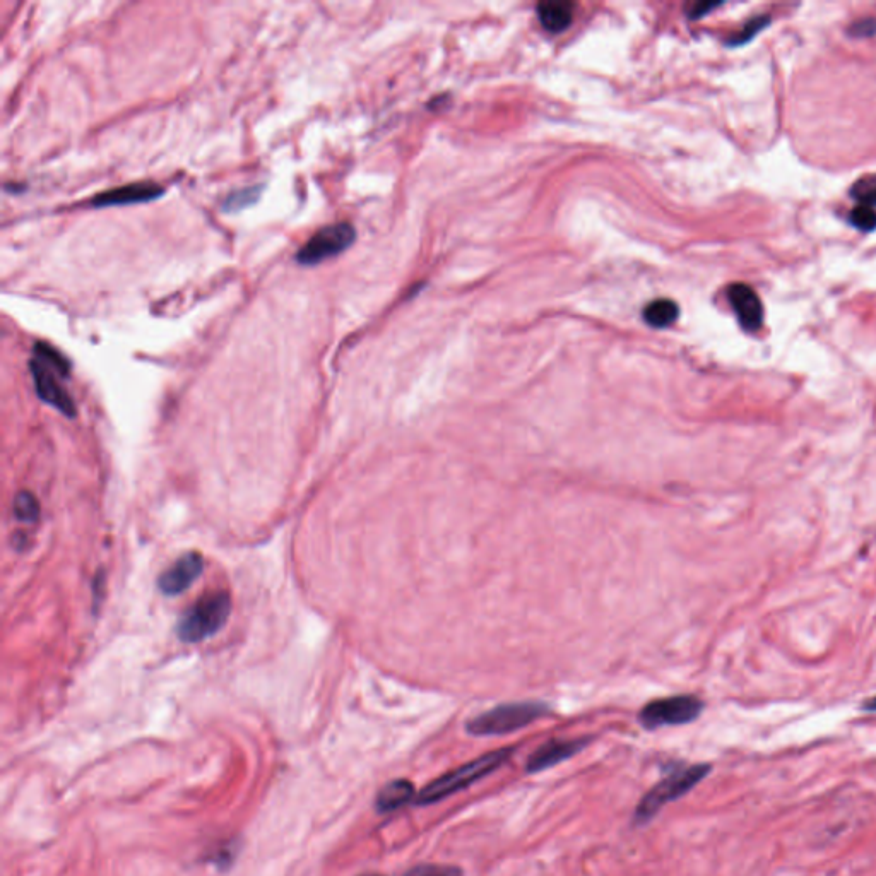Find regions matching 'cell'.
I'll return each mask as SVG.
<instances>
[{
  "mask_svg": "<svg viewBox=\"0 0 876 876\" xmlns=\"http://www.w3.org/2000/svg\"><path fill=\"white\" fill-rule=\"evenodd\" d=\"M30 370L40 399L66 416L76 415V404L62 385V379H67L71 373V363L66 356L45 341H38L33 348Z\"/></svg>",
  "mask_w": 876,
  "mask_h": 876,
  "instance_id": "1",
  "label": "cell"
},
{
  "mask_svg": "<svg viewBox=\"0 0 876 876\" xmlns=\"http://www.w3.org/2000/svg\"><path fill=\"white\" fill-rule=\"evenodd\" d=\"M514 748H500L495 752L486 753L481 757L474 758L468 764L461 765L457 769L450 770L444 776L438 777L435 781L427 784L421 789L420 793L416 794V805L427 806L438 803V801L450 798L454 794L459 793L462 789L469 788L474 782L480 781L483 777L490 776L495 770L500 769L502 765L509 762L512 757Z\"/></svg>",
  "mask_w": 876,
  "mask_h": 876,
  "instance_id": "2",
  "label": "cell"
},
{
  "mask_svg": "<svg viewBox=\"0 0 876 876\" xmlns=\"http://www.w3.org/2000/svg\"><path fill=\"white\" fill-rule=\"evenodd\" d=\"M709 772H711V765L707 764L688 765V767L673 770L671 774L657 782L656 786L640 800L639 805L635 808L634 822H649L656 817L664 805L685 796Z\"/></svg>",
  "mask_w": 876,
  "mask_h": 876,
  "instance_id": "3",
  "label": "cell"
},
{
  "mask_svg": "<svg viewBox=\"0 0 876 876\" xmlns=\"http://www.w3.org/2000/svg\"><path fill=\"white\" fill-rule=\"evenodd\" d=\"M231 611L228 592H209L204 594L178 623L177 634L187 644H196L219 632L225 625Z\"/></svg>",
  "mask_w": 876,
  "mask_h": 876,
  "instance_id": "4",
  "label": "cell"
},
{
  "mask_svg": "<svg viewBox=\"0 0 876 876\" xmlns=\"http://www.w3.org/2000/svg\"><path fill=\"white\" fill-rule=\"evenodd\" d=\"M548 714V707L541 702H514L493 707L480 716L473 717L466 724L473 736H502L526 728L539 717Z\"/></svg>",
  "mask_w": 876,
  "mask_h": 876,
  "instance_id": "5",
  "label": "cell"
},
{
  "mask_svg": "<svg viewBox=\"0 0 876 876\" xmlns=\"http://www.w3.org/2000/svg\"><path fill=\"white\" fill-rule=\"evenodd\" d=\"M355 226L348 221H339L326 226L312 235L302 249L296 252V262L302 266H315L320 262L336 257L355 242Z\"/></svg>",
  "mask_w": 876,
  "mask_h": 876,
  "instance_id": "6",
  "label": "cell"
},
{
  "mask_svg": "<svg viewBox=\"0 0 876 876\" xmlns=\"http://www.w3.org/2000/svg\"><path fill=\"white\" fill-rule=\"evenodd\" d=\"M704 709L702 700L693 695H676L668 699L654 700L640 711L639 721L646 729L663 726H681L695 721Z\"/></svg>",
  "mask_w": 876,
  "mask_h": 876,
  "instance_id": "7",
  "label": "cell"
},
{
  "mask_svg": "<svg viewBox=\"0 0 876 876\" xmlns=\"http://www.w3.org/2000/svg\"><path fill=\"white\" fill-rule=\"evenodd\" d=\"M163 187L151 180L132 182V184L105 190L89 201L91 208H110V206H127V204H141V202L154 201L163 196Z\"/></svg>",
  "mask_w": 876,
  "mask_h": 876,
  "instance_id": "8",
  "label": "cell"
},
{
  "mask_svg": "<svg viewBox=\"0 0 876 876\" xmlns=\"http://www.w3.org/2000/svg\"><path fill=\"white\" fill-rule=\"evenodd\" d=\"M728 300L741 327L748 332H757L764 324V305L757 291L745 283H734L728 288Z\"/></svg>",
  "mask_w": 876,
  "mask_h": 876,
  "instance_id": "9",
  "label": "cell"
},
{
  "mask_svg": "<svg viewBox=\"0 0 876 876\" xmlns=\"http://www.w3.org/2000/svg\"><path fill=\"white\" fill-rule=\"evenodd\" d=\"M589 740H550L538 746L529 757L526 770L529 774H538L562 764L586 748Z\"/></svg>",
  "mask_w": 876,
  "mask_h": 876,
  "instance_id": "10",
  "label": "cell"
},
{
  "mask_svg": "<svg viewBox=\"0 0 876 876\" xmlns=\"http://www.w3.org/2000/svg\"><path fill=\"white\" fill-rule=\"evenodd\" d=\"M202 570H204V558L199 553H187L161 574L158 584L166 596H177L194 584L197 577L202 574Z\"/></svg>",
  "mask_w": 876,
  "mask_h": 876,
  "instance_id": "11",
  "label": "cell"
},
{
  "mask_svg": "<svg viewBox=\"0 0 876 876\" xmlns=\"http://www.w3.org/2000/svg\"><path fill=\"white\" fill-rule=\"evenodd\" d=\"M413 800H416L413 782H409L408 779H396L380 789L375 805L380 813H389V811L403 808L404 805H408L409 801Z\"/></svg>",
  "mask_w": 876,
  "mask_h": 876,
  "instance_id": "12",
  "label": "cell"
},
{
  "mask_svg": "<svg viewBox=\"0 0 876 876\" xmlns=\"http://www.w3.org/2000/svg\"><path fill=\"white\" fill-rule=\"evenodd\" d=\"M538 18L543 28L550 33H562L574 21L575 4L572 2H541L538 7Z\"/></svg>",
  "mask_w": 876,
  "mask_h": 876,
  "instance_id": "13",
  "label": "cell"
},
{
  "mask_svg": "<svg viewBox=\"0 0 876 876\" xmlns=\"http://www.w3.org/2000/svg\"><path fill=\"white\" fill-rule=\"evenodd\" d=\"M678 314H680V308L668 298L654 300L644 308V320L649 326L656 327V329L671 326L678 319Z\"/></svg>",
  "mask_w": 876,
  "mask_h": 876,
  "instance_id": "14",
  "label": "cell"
},
{
  "mask_svg": "<svg viewBox=\"0 0 876 876\" xmlns=\"http://www.w3.org/2000/svg\"><path fill=\"white\" fill-rule=\"evenodd\" d=\"M261 192V185H252V187L235 190V192H231L230 196L226 197L225 201H223L221 209H223L225 213H238V211L249 208V206H252V204L259 201Z\"/></svg>",
  "mask_w": 876,
  "mask_h": 876,
  "instance_id": "15",
  "label": "cell"
},
{
  "mask_svg": "<svg viewBox=\"0 0 876 876\" xmlns=\"http://www.w3.org/2000/svg\"><path fill=\"white\" fill-rule=\"evenodd\" d=\"M14 514L19 521L35 522L40 515V505L31 493L21 492L14 500Z\"/></svg>",
  "mask_w": 876,
  "mask_h": 876,
  "instance_id": "16",
  "label": "cell"
},
{
  "mask_svg": "<svg viewBox=\"0 0 876 876\" xmlns=\"http://www.w3.org/2000/svg\"><path fill=\"white\" fill-rule=\"evenodd\" d=\"M851 196L859 202L870 208H876V175H868V177L859 178L858 182L851 189Z\"/></svg>",
  "mask_w": 876,
  "mask_h": 876,
  "instance_id": "17",
  "label": "cell"
},
{
  "mask_svg": "<svg viewBox=\"0 0 876 876\" xmlns=\"http://www.w3.org/2000/svg\"><path fill=\"white\" fill-rule=\"evenodd\" d=\"M849 221H851V225L854 228L865 231V233L873 231L876 228V209L865 206V204H859L858 208H854L851 211Z\"/></svg>",
  "mask_w": 876,
  "mask_h": 876,
  "instance_id": "18",
  "label": "cell"
},
{
  "mask_svg": "<svg viewBox=\"0 0 876 876\" xmlns=\"http://www.w3.org/2000/svg\"><path fill=\"white\" fill-rule=\"evenodd\" d=\"M404 876H462V870L449 865H420Z\"/></svg>",
  "mask_w": 876,
  "mask_h": 876,
  "instance_id": "19",
  "label": "cell"
},
{
  "mask_svg": "<svg viewBox=\"0 0 876 876\" xmlns=\"http://www.w3.org/2000/svg\"><path fill=\"white\" fill-rule=\"evenodd\" d=\"M769 23V19L767 18H757L753 19L752 23L746 26V30L743 31V35L738 36V38H734V42L736 43H745L746 40H750L757 31L762 30L765 24Z\"/></svg>",
  "mask_w": 876,
  "mask_h": 876,
  "instance_id": "20",
  "label": "cell"
},
{
  "mask_svg": "<svg viewBox=\"0 0 876 876\" xmlns=\"http://www.w3.org/2000/svg\"><path fill=\"white\" fill-rule=\"evenodd\" d=\"M876 31L875 19H861L858 23L851 26V33L854 36H870Z\"/></svg>",
  "mask_w": 876,
  "mask_h": 876,
  "instance_id": "21",
  "label": "cell"
},
{
  "mask_svg": "<svg viewBox=\"0 0 876 876\" xmlns=\"http://www.w3.org/2000/svg\"><path fill=\"white\" fill-rule=\"evenodd\" d=\"M714 7H716V4H697V6H693L692 11H690V16H692V18H699V16H702V14H705L707 11H711Z\"/></svg>",
  "mask_w": 876,
  "mask_h": 876,
  "instance_id": "22",
  "label": "cell"
},
{
  "mask_svg": "<svg viewBox=\"0 0 876 876\" xmlns=\"http://www.w3.org/2000/svg\"><path fill=\"white\" fill-rule=\"evenodd\" d=\"M865 709L866 711L876 712V697H873V699L866 702Z\"/></svg>",
  "mask_w": 876,
  "mask_h": 876,
  "instance_id": "23",
  "label": "cell"
},
{
  "mask_svg": "<svg viewBox=\"0 0 876 876\" xmlns=\"http://www.w3.org/2000/svg\"><path fill=\"white\" fill-rule=\"evenodd\" d=\"M363 876H384V875H363Z\"/></svg>",
  "mask_w": 876,
  "mask_h": 876,
  "instance_id": "24",
  "label": "cell"
}]
</instances>
